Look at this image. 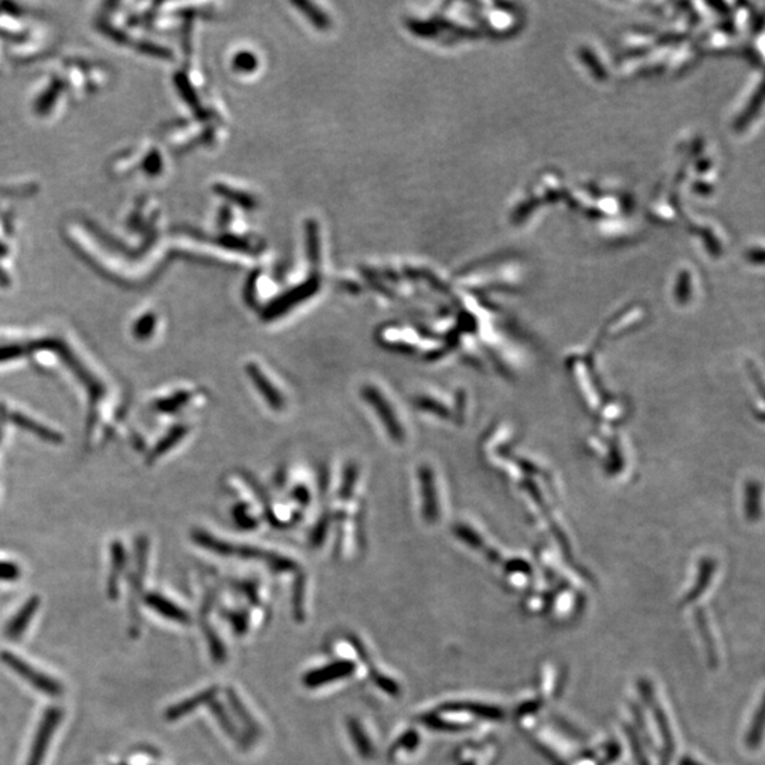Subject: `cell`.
Segmentation results:
<instances>
[{
    "label": "cell",
    "mask_w": 765,
    "mask_h": 765,
    "mask_svg": "<svg viewBox=\"0 0 765 765\" xmlns=\"http://www.w3.org/2000/svg\"><path fill=\"white\" fill-rule=\"evenodd\" d=\"M420 481H422L423 501H424V513L428 519H432L434 516V486H432L431 472L427 468H423L420 472Z\"/></svg>",
    "instance_id": "30bf717a"
},
{
    "label": "cell",
    "mask_w": 765,
    "mask_h": 765,
    "mask_svg": "<svg viewBox=\"0 0 765 765\" xmlns=\"http://www.w3.org/2000/svg\"><path fill=\"white\" fill-rule=\"evenodd\" d=\"M356 671V665L351 661H339L329 663L324 668L316 669V671L309 672L304 678L305 686L307 688H319V686L328 685V683L336 682L339 679L348 678L353 675Z\"/></svg>",
    "instance_id": "277c9868"
},
{
    "label": "cell",
    "mask_w": 765,
    "mask_h": 765,
    "mask_svg": "<svg viewBox=\"0 0 765 765\" xmlns=\"http://www.w3.org/2000/svg\"><path fill=\"white\" fill-rule=\"evenodd\" d=\"M349 733H351V740H353L356 750L363 759H370L375 754V747L371 744L370 739L366 734L365 730L361 729L360 723L354 718H351L348 723Z\"/></svg>",
    "instance_id": "9c48e42d"
},
{
    "label": "cell",
    "mask_w": 765,
    "mask_h": 765,
    "mask_svg": "<svg viewBox=\"0 0 765 765\" xmlns=\"http://www.w3.org/2000/svg\"><path fill=\"white\" fill-rule=\"evenodd\" d=\"M61 718H63V712L58 707H50L44 712L39 729L34 735L31 755H29L26 765H43L49 744H50L53 734L60 725Z\"/></svg>",
    "instance_id": "3957f363"
},
{
    "label": "cell",
    "mask_w": 765,
    "mask_h": 765,
    "mask_svg": "<svg viewBox=\"0 0 765 765\" xmlns=\"http://www.w3.org/2000/svg\"><path fill=\"white\" fill-rule=\"evenodd\" d=\"M218 686L206 689L203 692L191 696V698H186L183 702L177 703V705L167 708L166 713H165V717H166V720H169V722H176V720L184 717V716H188L189 713L193 712V710L200 707V706L206 705V703L210 705V703L213 702L214 698L218 696Z\"/></svg>",
    "instance_id": "8992f818"
},
{
    "label": "cell",
    "mask_w": 765,
    "mask_h": 765,
    "mask_svg": "<svg viewBox=\"0 0 765 765\" xmlns=\"http://www.w3.org/2000/svg\"><path fill=\"white\" fill-rule=\"evenodd\" d=\"M39 607H40V600L37 599V597L27 600L26 604L19 609V612L7 624L6 629H4L6 638L11 639V641L21 639L27 627L31 625V619H33Z\"/></svg>",
    "instance_id": "52a82bcc"
},
{
    "label": "cell",
    "mask_w": 765,
    "mask_h": 765,
    "mask_svg": "<svg viewBox=\"0 0 765 765\" xmlns=\"http://www.w3.org/2000/svg\"><path fill=\"white\" fill-rule=\"evenodd\" d=\"M361 395H363V398L368 401L369 405L373 407L376 414L378 415L381 423H383L386 430H387L388 435H390L396 442L405 441V427H401L397 414H396L395 408H393V405L388 403L386 396L383 395L381 391H378V388L373 387V386H366V387L361 390Z\"/></svg>",
    "instance_id": "7a4b0ae2"
},
{
    "label": "cell",
    "mask_w": 765,
    "mask_h": 765,
    "mask_svg": "<svg viewBox=\"0 0 765 765\" xmlns=\"http://www.w3.org/2000/svg\"><path fill=\"white\" fill-rule=\"evenodd\" d=\"M371 678L375 680L376 685H378V688L383 689V690H385L386 693H388V695H400V686H398L393 679L380 675V673H378V672L375 671H371Z\"/></svg>",
    "instance_id": "5bb4252c"
},
{
    "label": "cell",
    "mask_w": 765,
    "mask_h": 765,
    "mask_svg": "<svg viewBox=\"0 0 765 765\" xmlns=\"http://www.w3.org/2000/svg\"><path fill=\"white\" fill-rule=\"evenodd\" d=\"M211 712H213L214 717L218 718V723L223 725V729L228 733L230 735H236L235 725L231 723L230 717H228L227 713L224 710L223 706L218 705V702L210 703Z\"/></svg>",
    "instance_id": "4fadbf2b"
},
{
    "label": "cell",
    "mask_w": 765,
    "mask_h": 765,
    "mask_svg": "<svg viewBox=\"0 0 765 765\" xmlns=\"http://www.w3.org/2000/svg\"><path fill=\"white\" fill-rule=\"evenodd\" d=\"M145 602H147L152 609H155L157 614H161L162 617H165V618L181 622V624H188V622H191V617H189L188 612L182 609L179 605L173 604V602L165 599L162 595L147 594V599H145Z\"/></svg>",
    "instance_id": "ba28073f"
},
{
    "label": "cell",
    "mask_w": 765,
    "mask_h": 765,
    "mask_svg": "<svg viewBox=\"0 0 765 765\" xmlns=\"http://www.w3.org/2000/svg\"><path fill=\"white\" fill-rule=\"evenodd\" d=\"M247 373L251 380L254 383L262 397L265 398L268 405H271L277 412H281L285 407V400L282 397L280 390L274 387L272 381L264 375V371L261 370L257 365H247Z\"/></svg>",
    "instance_id": "5b68a950"
},
{
    "label": "cell",
    "mask_w": 765,
    "mask_h": 765,
    "mask_svg": "<svg viewBox=\"0 0 765 765\" xmlns=\"http://www.w3.org/2000/svg\"><path fill=\"white\" fill-rule=\"evenodd\" d=\"M228 702H230L231 707L235 708V712L237 713L238 717L245 722V725H247L248 730L253 733L258 732L257 722H254V718L253 716L248 713L245 706L241 703L238 696L236 695L235 690H228L227 692Z\"/></svg>",
    "instance_id": "8fae6325"
},
{
    "label": "cell",
    "mask_w": 765,
    "mask_h": 765,
    "mask_svg": "<svg viewBox=\"0 0 765 765\" xmlns=\"http://www.w3.org/2000/svg\"><path fill=\"white\" fill-rule=\"evenodd\" d=\"M418 743V734L415 732L405 733L391 750V754H395L397 750H414Z\"/></svg>",
    "instance_id": "9a60e30c"
},
{
    "label": "cell",
    "mask_w": 765,
    "mask_h": 765,
    "mask_svg": "<svg viewBox=\"0 0 765 765\" xmlns=\"http://www.w3.org/2000/svg\"><path fill=\"white\" fill-rule=\"evenodd\" d=\"M0 661L4 662V665L9 666L14 673L22 676L27 683H31L34 689L40 690L44 695L50 698H58L63 695V686L54 678L46 675L43 672L36 671L33 666L29 665L23 659L14 655L12 652H0Z\"/></svg>",
    "instance_id": "6da1fadb"
},
{
    "label": "cell",
    "mask_w": 765,
    "mask_h": 765,
    "mask_svg": "<svg viewBox=\"0 0 765 765\" xmlns=\"http://www.w3.org/2000/svg\"><path fill=\"white\" fill-rule=\"evenodd\" d=\"M204 634L208 638L209 648H210L214 661L218 662V663L226 661V648H224L223 642L218 638V634L211 628L204 629Z\"/></svg>",
    "instance_id": "7c38bea8"
},
{
    "label": "cell",
    "mask_w": 765,
    "mask_h": 765,
    "mask_svg": "<svg viewBox=\"0 0 765 765\" xmlns=\"http://www.w3.org/2000/svg\"><path fill=\"white\" fill-rule=\"evenodd\" d=\"M21 575V570L11 563L0 562V580L4 582H14Z\"/></svg>",
    "instance_id": "2e32d148"
}]
</instances>
